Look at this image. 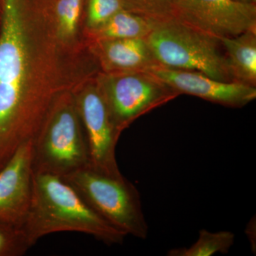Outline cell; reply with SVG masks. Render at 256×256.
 Returning a JSON list of instances; mask_svg holds the SVG:
<instances>
[{"instance_id": "cell-19", "label": "cell", "mask_w": 256, "mask_h": 256, "mask_svg": "<svg viewBox=\"0 0 256 256\" xmlns=\"http://www.w3.org/2000/svg\"><path fill=\"white\" fill-rule=\"evenodd\" d=\"M242 3H256V0H235Z\"/></svg>"}, {"instance_id": "cell-12", "label": "cell", "mask_w": 256, "mask_h": 256, "mask_svg": "<svg viewBox=\"0 0 256 256\" xmlns=\"http://www.w3.org/2000/svg\"><path fill=\"white\" fill-rule=\"evenodd\" d=\"M234 82L256 86V30L218 38Z\"/></svg>"}, {"instance_id": "cell-11", "label": "cell", "mask_w": 256, "mask_h": 256, "mask_svg": "<svg viewBox=\"0 0 256 256\" xmlns=\"http://www.w3.org/2000/svg\"><path fill=\"white\" fill-rule=\"evenodd\" d=\"M96 42L99 58L108 74L150 72L160 66L146 38Z\"/></svg>"}, {"instance_id": "cell-14", "label": "cell", "mask_w": 256, "mask_h": 256, "mask_svg": "<svg viewBox=\"0 0 256 256\" xmlns=\"http://www.w3.org/2000/svg\"><path fill=\"white\" fill-rule=\"evenodd\" d=\"M235 235L228 230L210 232L200 230L196 242L188 248H178L169 250V256H212L227 254L233 246Z\"/></svg>"}, {"instance_id": "cell-8", "label": "cell", "mask_w": 256, "mask_h": 256, "mask_svg": "<svg viewBox=\"0 0 256 256\" xmlns=\"http://www.w3.org/2000/svg\"><path fill=\"white\" fill-rule=\"evenodd\" d=\"M75 102L86 138L89 165L104 174L122 175L116 159L121 132L112 121L98 86L84 90Z\"/></svg>"}, {"instance_id": "cell-10", "label": "cell", "mask_w": 256, "mask_h": 256, "mask_svg": "<svg viewBox=\"0 0 256 256\" xmlns=\"http://www.w3.org/2000/svg\"><path fill=\"white\" fill-rule=\"evenodd\" d=\"M178 95L196 96L214 104L242 108L255 100L256 86L237 82H224L200 72L159 66L150 70Z\"/></svg>"}, {"instance_id": "cell-5", "label": "cell", "mask_w": 256, "mask_h": 256, "mask_svg": "<svg viewBox=\"0 0 256 256\" xmlns=\"http://www.w3.org/2000/svg\"><path fill=\"white\" fill-rule=\"evenodd\" d=\"M146 40L160 66L234 82L215 37L172 18L156 23Z\"/></svg>"}, {"instance_id": "cell-4", "label": "cell", "mask_w": 256, "mask_h": 256, "mask_svg": "<svg viewBox=\"0 0 256 256\" xmlns=\"http://www.w3.org/2000/svg\"><path fill=\"white\" fill-rule=\"evenodd\" d=\"M62 178L114 228L138 238L148 237L140 194L124 175L104 174L88 165Z\"/></svg>"}, {"instance_id": "cell-1", "label": "cell", "mask_w": 256, "mask_h": 256, "mask_svg": "<svg viewBox=\"0 0 256 256\" xmlns=\"http://www.w3.org/2000/svg\"><path fill=\"white\" fill-rule=\"evenodd\" d=\"M28 50L20 0H3L0 34V158L33 139L54 100L26 84Z\"/></svg>"}, {"instance_id": "cell-9", "label": "cell", "mask_w": 256, "mask_h": 256, "mask_svg": "<svg viewBox=\"0 0 256 256\" xmlns=\"http://www.w3.org/2000/svg\"><path fill=\"white\" fill-rule=\"evenodd\" d=\"M33 139L26 141L0 168V220L23 228L32 195Z\"/></svg>"}, {"instance_id": "cell-3", "label": "cell", "mask_w": 256, "mask_h": 256, "mask_svg": "<svg viewBox=\"0 0 256 256\" xmlns=\"http://www.w3.org/2000/svg\"><path fill=\"white\" fill-rule=\"evenodd\" d=\"M33 172L66 175L90 164L88 148L75 101L55 98L33 138Z\"/></svg>"}, {"instance_id": "cell-17", "label": "cell", "mask_w": 256, "mask_h": 256, "mask_svg": "<svg viewBox=\"0 0 256 256\" xmlns=\"http://www.w3.org/2000/svg\"><path fill=\"white\" fill-rule=\"evenodd\" d=\"M82 0H58L57 2V18L60 31L66 36H70L75 33L78 25Z\"/></svg>"}, {"instance_id": "cell-7", "label": "cell", "mask_w": 256, "mask_h": 256, "mask_svg": "<svg viewBox=\"0 0 256 256\" xmlns=\"http://www.w3.org/2000/svg\"><path fill=\"white\" fill-rule=\"evenodd\" d=\"M172 18L218 40L256 30V3L178 0Z\"/></svg>"}, {"instance_id": "cell-15", "label": "cell", "mask_w": 256, "mask_h": 256, "mask_svg": "<svg viewBox=\"0 0 256 256\" xmlns=\"http://www.w3.org/2000/svg\"><path fill=\"white\" fill-rule=\"evenodd\" d=\"M126 10L156 22L172 18L178 0H122Z\"/></svg>"}, {"instance_id": "cell-6", "label": "cell", "mask_w": 256, "mask_h": 256, "mask_svg": "<svg viewBox=\"0 0 256 256\" xmlns=\"http://www.w3.org/2000/svg\"><path fill=\"white\" fill-rule=\"evenodd\" d=\"M98 88L120 132L141 116L180 96L150 72L108 74Z\"/></svg>"}, {"instance_id": "cell-2", "label": "cell", "mask_w": 256, "mask_h": 256, "mask_svg": "<svg viewBox=\"0 0 256 256\" xmlns=\"http://www.w3.org/2000/svg\"><path fill=\"white\" fill-rule=\"evenodd\" d=\"M22 229L31 246L58 232L88 234L109 246L122 244L127 236L96 213L63 178L34 172L31 204Z\"/></svg>"}, {"instance_id": "cell-16", "label": "cell", "mask_w": 256, "mask_h": 256, "mask_svg": "<svg viewBox=\"0 0 256 256\" xmlns=\"http://www.w3.org/2000/svg\"><path fill=\"white\" fill-rule=\"evenodd\" d=\"M126 9L122 0H89L88 24L92 30L106 23L120 10Z\"/></svg>"}, {"instance_id": "cell-18", "label": "cell", "mask_w": 256, "mask_h": 256, "mask_svg": "<svg viewBox=\"0 0 256 256\" xmlns=\"http://www.w3.org/2000/svg\"><path fill=\"white\" fill-rule=\"evenodd\" d=\"M31 247L23 229L12 226L0 228V254L24 256Z\"/></svg>"}, {"instance_id": "cell-13", "label": "cell", "mask_w": 256, "mask_h": 256, "mask_svg": "<svg viewBox=\"0 0 256 256\" xmlns=\"http://www.w3.org/2000/svg\"><path fill=\"white\" fill-rule=\"evenodd\" d=\"M152 21L128 10H122L106 23L92 30L95 42L121 38H146L156 26Z\"/></svg>"}]
</instances>
